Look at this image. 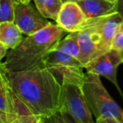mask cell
I'll return each instance as SVG.
<instances>
[{
    "instance_id": "1",
    "label": "cell",
    "mask_w": 123,
    "mask_h": 123,
    "mask_svg": "<svg viewBox=\"0 0 123 123\" xmlns=\"http://www.w3.org/2000/svg\"><path fill=\"white\" fill-rule=\"evenodd\" d=\"M14 94L32 114L45 119L60 110L62 84L46 68L21 72L5 69Z\"/></svg>"
},
{
    "instance_id": "2",
    "label": "cell",
    "mask_w": 123,
    "mask_h": 123,
    "mask_svg": "<svg viewBox=\"0 0 123 123\" xmlns=\"http://www.w3.org/2000/svg\"><path fill=\"white\" fill-rule=\"evenodd\" d=\"M65 31L57 24L51 23L41 31L27 36L18 46L6 55L3 62L4 68L12 72H21L44 68V60L55 49Z\"/></svg>"
},
{
    "instance_id": "3",
    "label": "cell",
    "mask_w": 123,
    "mask_h": 123,
    "mask_svg": "<svg viewBox=\"0 0 123 123\" xmlns=\"http://www.w3.org/2000/svg\"><path fill=\"white\" fill-rule=\"evenodd\" d=\"M82 90L89 111L96 119L113 117L122 122L123 111L107 92L99 75L86 73Z\"/></svg>"
},
{
    "instance_id": "4",
    "label": "cell",
    "mask_w": 123,
    "mask_h": 123,
    "mask_svg": "<svg viewBox=\"0 0 123 123\" xmlns=\"http://www.w3.org/2000/svg\"><path fill=\"white\" fill-rule=\"evenodd\" d=\"M44 68H47L62 84H73L82 88L85 74L79 60L53 49L44 60Z\"/></svg>"
},
{
    "instance_id": "5",
    "label": "cell",
    "mask_w": 123,
    "mask_h": 123,
    "mask_svg": "<svg viewBox=\"0 0 123 123\" xmlns=\"http://www.w3.org/2000/svg\"><path fill=\"white\" fill-rule=\"evenodd\" d=\"M59 111L69 114L79 123H95L84 99L82 88L79 86L62 85Z\"/></svg>"
},
{
    "instance_id": "6",
    "label": "cell",
    "mask_w": 123,
    "mask_h": 123,
    "mask_svg": "<svg viewBox=\"0 0 123 123\" xmlns=\"http://www.w3.org/2000/svg\"><path fill=\"white\" fill-rule=\"evenodd\" d=\"M103 17L88 19L87 25L78 31L79 61L83 67L95 58L101 41L100 25Z\"/></svg>"
},
{
    "instance_id": "7",
    "label": "cell",
    "mask_w": 123,
    "mask_h": 123,
    "mask_svg": "<svg viewBox=\"0 0 123 123\" xmlns=\"http://www.w3.org/2000/svg\"><path fill=\"white\" fill-rule=\"evenodd\" d=\"M27 109L11 89L2 62L0 65V118L4 123H11Z\"/></svg>"
},
{
    "instance_id": "8",
    "label": "cell",
    "mask_w": 123,
    "mask_h": 123,
    "mask_svg": "<svg viewBox=\"0 0 123 123\" xmlns=\"http://www.w3.org/2000/svg\"><path fill=\"white\" fill-rule=\"evenodd\" d=\"M14 24L19 31L26 36H30L41 31L50 24L31 3L17 2L14 7Z\"/></svg>"
},
{
    "instance_id": "9",
    "label": "cell",
    "mask_w": 123,
    "mask_h": 123,
    "mask_svg": "<svg viewBox=\"0 0 123 123\" xmlns=\"http://www.w3.org/2000/svg\"><path fill=\"white\" fill-rule=\"evenodd\" d=\"M122 63L120 57L119 51L111 50L108 52L95 57L90 61L84 67L87 73L94 74L96 75L102 76L112 82V84L120 91V88L117 84L116 74L120 64Z\"/></svg>"
},
{
    "instance_id": "10",
    "label": "cell",
    "mask_w": 123,
    "mask_h": 123,
    "mask_svg": "<svg viewBox=\"0 0 123 123\" xmlns=\"http://www.w3.org/2000/svg\"><path fill=\"white\" fill-rule=\"evenodd\" d=\"M56 22L65 32L72 33L81 31L88 19L77 3L68 1L63 3Z\"/></svg>"
},
{
    "instance_id": "11",
    "label": "cell",
    "mask_w": 123,
    "mask_h": 123,
    "mask_svg": "<svg viewBox=\"0 0 123 123\" xmlns=\"http://www.w3.org/2000/svg\"><path fill=\"white\" fill-rule=\"evenodd\" d=\"M122 22V18L117 13L104 16L102 18L100 25L101 41L95 57H98L112 49L113 40Z\"/></svg>"
},
{
    "instance_id": "12",
    "label": "cell",
    "mask_w": 123,
    "mask_h": 123,
    "mask_svg": "<svg viewBox=\"0 0 123 123\" xmlns=\"http://www.w3.org/2000/svg\"><path fill=\"white\" fill-rule=\"evenodd\" d=\"M74 2L79 4L88 19L117 13L116 3L108 0H74Z\"/></svg>"
},
{
    "instance_id": "13",
    "label": "cell",
    "mask_w": 123,
    "mask_h": 123,
    "mask_svg": "<svg viewBox=\"0 0 123 123\" xmlns=\"http://www.w3.org/2000/svg\"><path fill=\"white\" fill-rule=\"evenodd\" d=\"M22 32L19 31L14 22L0 23V43L8 50L14 49L23 41Z\"/></svg>"
},
{
    "instance_id": "14",
    "label": "cell",
    "mask_w": 123,
    "mask_h": 123,
    "mask_svg": "<svg viewBox=\"0 0 123 123\" xmlns=\"http://www.w3.org/2000/svg\"><path fill=\"white\" fill-rule=\"evenodd\" d=\"M36 9L46 19L56 20L63 2L62 0H34Z\"/></svg>"
},
{
    "instance_id": "15",
    "label": "cell",
    "mask_w": 123,
    "mask_h": 123,
    "mask_svg": "<svg viewBox=\"0 0 123 123\" xmlns=\"http://www.w3.org/2000/svg\"><path fill=\"white\" fill-rule=\"evenodd\" d=\"M55 50L74 56L79 60V46L78 41V31L69 33L65 38L61 39L56 44Z\"/></svg>"
},
{
    "instance_id": "16",
    "label": "cell",
    "mask_w": 123,
    "mask_h": 123,
    "mask_svg": "<svg viewBox=\"0 0 123 123\" xmlns=\"http://www.w3.org/2000/svg\"><path fill=\"white\" fill-rule=\"evenodd\" d=\"M18 0H0V23L14 22V7Z\"/></svg>"
},
{
    "instance_id": "17",
    "label": "cell",
    "mask_w": 123,
    "mask_h": 123,
    "mask_svg": "<svg viewBox=\"0 0 123 123\" xmlns=\"http://www.w3.org/2000/svg\"><path fill=\"white\" fill-rule=\"evenodd\" d=\"M45 123H79L68 113L58 111L56 113L45 119Z\"/></svg>"
},
{
    "instance_id": "18",
    "label": "cell",
    "mask_w": 123,
    "mask_h": 123,
    "mask_svg": "<svg viewBox=\"0 0 123 123\" xmlns=\"http://www.w3.org/2000/svg\"><path fill=\"white\" fill-rule=\"evenodd\" d=\"M41 116L32 114L29 109L25 110L19 115L11 123H38Z\"/></svg>"
},
{
    "instance_id": "19",
    "label": "cell",
    "mask_w": 123,
    "mask_h": 123,
    "mask_svg": "<svg viewBox=\"0 0 123 123\" xmlns=\"http://www.w3.org/2000/svg\"><path fill=\"white\" fill-rule=\"evenodd\" d=\"M123 49V22L121 24L119 29L117 31V33L115 36V38L113 40L112 43V49L115 51H120Z\"/></svg>"
},
{
    "instance_id": "20",
    "label": "cell",
    "mask_w": 123,
    "mask_h": 123,
    "mask_svg": "<svg viewBox=\"0 0 123 123\" xmlns=\"http://www.w3.org/2000/svg\"><path fill=\"white\" fill-rule=\"evenodd\" d=\"M95 123H123L119 120L113 117H106V118H98L95 120Z\"/></svg>"
},
{
    "instance_id": "21",
    "label": "cell",
    "mask_w": 123,
    "mask_h": 123,
    "mask_svg": "<svg viewBox=\"0 0 123 123\" xmlns=\"http://www.w3.org/2000/svg\"><path fill=\"white\" fill-rule=\"evenodd\" d=\"M7 53H8V49L2 43H0V65L2 64V60L5 57Z\"/></svg>"
},
{
    "instance_id": "22",
    "label": "cell",
    "mask_w": 123,
    "mask_h": 123,
    "mask_svg": "<svg viewBox=\"0 0 123 123\" xmlns=\"http://www.w3.org/2000/svg\"><path fill=\"white\" fill-rule=\"evenodd\" d=\"M116 5H117V14H119V15L123 19V0H117Z\"/></svg>"
},
{
    "instance_id": "23",
    "label": "cell",
    "mask_w": 123,
    "mask_h": 123,
    "mask_svg": "<svg viewBox=\"0 0 123 123\" xmlns=\"http://www.w3.org/2000/svg\"><path fill=\"white\" fill-rule=\"evenodd\" d=\"M119 55H120V57H121V62H122V63H123V49L119 51Z\"/></svg>"
},
{
    "instance_id": "24",
    "label": "cell",
    "mask_w": 123,
    "mask_h": 123,
    "mask_svg": "<svg viewBox=\"0 0 123 123\" xmlns=\"http://www.w3.org/2000/svg\"><path fill=\"white\" fill-rule=\"evenodd\" d=\"M38 123H45V118L41 117L38 121Z\"/></svg>"
},
{
    "instance_id": "25",
    "label": "cell",
    "mask_w": 123,
    "mask_h": 123,
    "mask_svg": "<svg viewBox=\"0 0 123 123\" xmlns=\"http://www.w3.org/2000/svg\"><path fill=\"white\" fill-rule=\"evenodd\" d=\"M31 0H18V2L21 3H31Z\"/></svg>"
},
{
    "instance_id": "26",
    "label": "cell",
    "mask_w": 123,
    "mask_h": 123,
    "mask_svg": "<svg viewBox=\"0 0 123 123\" xmlns=\"http://www.w3.org/2000/svg\"><path fill=\"white\" fill-rule=\"evenodd\" d=\"M63 3H66V2H68V1H72V2H74V0H62Z\"/></svg>"
},
{
    "instance_id": "27",
    "label": "cell",
    "mask_w": 123,
    "mask_h": 123,
    "mask_svg": "<svg viewBox=\"0 0 123 123\" xmlns=\"http://www.w3.org/2000/svg\"><path fill=\"white\" fill-rule=\"evenodd\" d=\"M108 1H111V2H113V3H116V2H117V0H108Z\"/></svg>"
},
{
    "instance_id": "28",
    "label": "cell",
    "mask_w": 123,
    "mask_h": 123,
    "mask_svg": "<svg viewBox=\"0 0 123 123\" xmlns=\"http://www.w3.org/2000/svg\"><path fill=\"white\" fill-rule=\"evenodd\" d=\"M0 123H4V121H2V119H1V118H0Z\"/></svg>"
},
{
    "instance_id": "29",
    "label": "cell",
    "mask_w": 123,
    "mask_h": 123,
    "mask_svg": "<svg viewBox=\"0 0 123 123\" xmlns=\"http://www.w3.org/2000/svg\"><path fill=\"white\" fill-rule=\"evenodd\" d=\"M122 122H123V112H122Z\"/></svg>"
}]
</instances>
